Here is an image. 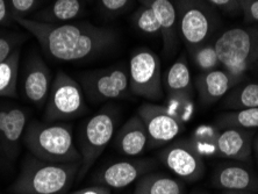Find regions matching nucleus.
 <instances>
[{
	"mask_svg": "<svg viewBox=\"0 0 258 194\" xmlns=\"http://www.w3.org/2000/svg\"><path fill=\"white\" fill-rule=\"evenodd\" d=\"M117 119V109L113 106H106L89 117L83 124L79 136L82 163L77 174L78 180H81L89 172L112 141L115 134Z\"/></svg>",
	"mask_w": 258,
	"mask_h": 194,
	"instance_id": "5",
	"label": "nucleus"
},
{
	"mask_svg": "<svg viewBox=\"0 0 258 194\" xmlns=\"http://www.w3.org/2000/svg\"><path fill=\"white\" fill-rule=\"evenodd\" d=\"M27 113L19 106H0V144L7 156H14L27 128Z\"/></svg>",
	"mask_w": 258,
	"mask_h": 194,
	"instance_id": "16",
	"label": "nucleus"
},
{
	"mask_svg": "<svg viewBox=\"0 0 258 194\" xmlns=\"http://www.w3.org/2000/svg\"><path fill=\"white\" fill-rule=\"evenodd\" d=\"M20 50H15L9 58L0 63V97L17 98Z\"/></svg>",
	"mask_w": 258,
	"mask_h": 194,
	"instance_id": "24",
	"label": "nucleus"
},
{
	"mask_svg": "<svg viewBox=\"0 0 258 194\" xmlns=\"http://www.w3.org/2000/svg\"><path fill=\"white\" fill-rule=\"evenodd\" d=\"M227 194H250L248 192H227Z\"/></svg>",
	"mask_w": 258,
	"mask_h": 194,
	"instance_id": "37",
	"label": "nucleus"
},
{
	"mask_svg": "<svg viewBox=\"0 0 258 194\" xmlns=\"http://www.w3.org/2000/svg\"><path fill=\"white\" fill-rule=\"evenodd\" d=\"M191 194H208L207 192H203V191H198V192H193Z\"/></svg>",
	"mask_w": 258,
	"mask_h": 194,
	"instance_id": "38",
	"label": "nucleus"
},
{
	"mask_svg": "<svg viewBox=\"0 0 258 194\" xmlns=\"http://www.w3.org/2000/svg\"><path fill=\"white\" fill-rule=\"evenodd\" d=\"M181 181L163 173H146L136 182L133 194H184Z\"/></svg>",
	"mask_w": 258,
	"mask_h": 194,
	"instance_id": "21",
	"label": "nucleus"
},
{
	"mask_svg": "<svg viewBox=\"0 0 258 194\" xmlns=\"http://www.w3.org/2000/svg\"><path fill=\"white\" fill-rule=\"evenodd\" d=\"M84 11L82 0H55L50 6L37 13V21L45 24H67Z\"/></svg>",
	"mask_w": 258,
	"mask_h": 194,
	"instance_id": "22",
	"label": "nucleus"
},
{
	"mask_svg": "<svg viewBox=\"0 0 258 194\" xmlns=\"http://www.w3.org/2000/svg\"><path fill=\"white\" fill-rule=\"evenodd\" d=\"M87 2H91V0H87Z\"/></svg>",
	"mask_w": 258,
	"mask_h": 194,
	"instance_id": "39",
	"label": "nucleus"
},
{
	"mask_svg": "<svg viewBox=\"0 0 258 194\" xmlns=\"http://www.w3.org/2000/svg\"><path fill=\"white\" fill-rule=\"evenodd\" d=\"M161 161L172 173L186 181H197L206 171L203 156L196 150L191 140L176 141L161 153Z\"/></svg>",
	"mask_w": 258,
	"mask_h": 194,
	"instance_id": "12",
	"label": "nucleus"
},
{
	"mask_svg": "<svg viewBox=\"0 0 258 194\" xmlns=\"http://www.w3.org/2000/svg\"><path fill=\"white\" fill-rule=\"evenodd\" d=\"M71 194H112L111 189L107 186L104 185H96V186H90V187H85L78 191L72 192Z\"/></svg>",
	"mask_w": 258,
	"mask_h": 194,
	"instance_id": "35",
	"label": "nucleus"
},
{
	"mask_svg": "<svg viewBox=\"0 0 258 194\" xmlns=\"http://www.w3.org/2000/svg\"><path fill=\"white\" fill-rule=\"evenodd\" d=\"M213 182L227 192H250L258 189V178L243 165L226 164L215 170Z\"/></svg>",
	"mask_w": 258,
	"mask_h": 194,
	"instance_id": "19",
	"label": "nucleus"
},
{
	"mask_svg": "<svg viewBox=\"0 0 258 194\" xmlns=\"http://www.w3.org/2000/svg\"><path fill=\"white\" fill-rule=\"evenodd\" d=\"M179 35L188 50L204 45L214 28L211 10L200 0H177Z\"/></svg>",
	"mask_w": 258,
	"mask_h": 194,
	"instance_id": "10",
	"label": "nucleus"
},
{
	"mask_svg": "<svg viewBox=\"0 0 258 194\" xmlns=\"http://www.w3.org/2000/svg\"><path fill=\"white\" fill-rule=\"evenodd\" d=\"M14 19L11 12L10 0H0V25H11Z\"/></svg>",
	"mask_w": 258,
	"mask_h": 194,
	"instance_id": "34",
	"label": "nucleus"
},
{
	"mask_svg": "<svg viewBox=\"0 0 258 194\" xmlns=\"http://www.w3.org/2000/svg\"><path fill=\"white\" fill-rule=\"evenodd\" d=\"M25 40V36L15 33L0 34V63L18 50V47Z\"/></svg>",
	"mask_w": 258,
	"mask_h": 194,
	"instance_id": "29",
	"label": "nucleus"
},
{
	"mask_svg": "<svg viewBox=\"0 0 258 194\" xmlns=\"http://www.w3.org/2000/svg\"><path fill=\"white\" fill-rule=\"evenodd\" d=\"M222 107L230 111L258 107V83L243 82L233 87L222 100Z\"/></svg>",
	"mask_w": 258,
	"mask_h": 194,
	"instance_id": "23",
	"label": "nucleus"
},
{
	"mask_svg": "<svg viewBox=\"0 0 258 194\" xmlns=\"http://www.w3.org/2000/svg\"><path fill=\"white\" fill-rule=\"evenodd\" d=\"M133 21H134L136 28L147 35H161V28H159L156 15H155L153 9L146 4H142V6L133 15Z\"/></svg>",
	"mask_w": 258,
	"mask_h": 194,
	"instance_id": "27",
	"label": "nucleus"
},
{
	"mask_svg": "<svg viewBox=\"0 0 258 194\" xmlns=\"http://www.w3.org/2000/svg\"><path fill=\"white\" fill-rule=\"evenodd\" d=\"M39 2L40 0H10L11 12H12L14 22L17 19L27 18L36 9Z\"/></svg>",
	"mask_w": 258,
	"mask_h": 194,
	"instance_id": "30",
	"label": "nucleus"
},
{
	"mask_svg": "<svg viewBox=\"0 0 258 194\" xmlns=\"http://www.w3.org/2000/svg\"><path fill=\"white\" fill-rule=\"evenodd\" d=\"M241 5L246 24H258V0H241Z\"/></svg>",
	"mask_w": 258,
	"mask_h": 194,
	"instance_id": "32",
	"label": "nucleus"
},
{
	"mask_svg": "<svg viewBox=\"0 0 258 194\" xmlns=\"http://www.w3.org/2000/svg\"><path fill=\"white\" fill-rule=\"evenodd\" d=\"M252 135L248 129L223 128L216 138V155L220 157L249 162L252 154Z\"/></svg>",
	"mask_w": 258,
	"mask_h": 194,
	"instance_id": "17",
	"label": "nucleus"
},
{
	"mask_svg": "<svg viewBox=\"0 0 258 194\" xmlns=\"http://www.w3.org/2000/svg\"><path fill=\"white\" fill-rule=\"evenodd\" d=\"M220 63L235 77L248 81L258 74V25L226 30L215 41Z\"/></svg>",
	"mask_w": 258,
	"mask_h": 194,
	"instance_id": "3",
	"label": "nucleus"
},
{
	"mask_svg": "<svg viewBox=\"0 0 258 194\" xmlns=\"http://www.w3.org/2000/svg\"><path fill=\"white\" fill-rule=\"evenodd\" d=\"M87 112L85 93L81 84L64 71L56 74L45 104L47 122L75 119Z\"/></svg>",
	"mask_w": 258,
	"mask_h": 194,
	"instance_id": "6",
	"label": "nucleus"
},
{
	"mask_svg": "<svg viewBox=\"0 0 258 194\" xmlns=\"http://www.w3.org/2000/svg\"><path fill=\"white\" fill-rule=\"evenodd\" d=\"M24 143L36 158L51 163H82L72 128L68 123L33 121L26 128Z\"/></svg>",
	"mask_w": 258,
	"mask_h": 194,
	"instance_id": "2",
	"label": "nucleus"
},
{
	"mask_svg": "<svg viewBox=\"0 0 258 194\" xmlns=\"http://www.w3.org/2000/svg\"><path fill=\"white\" fill-rule=\"evenodd\" d=\"M17 24L35 37L44 54L58 62H78L100 56L117 42L115 30L89 22L45 24L22 18Z\"/></svg>",
	"mask_w": 258,
	"mask_h": 194,
	"instance_id": "1",
	"label": "nucleus"
},
{
	"mask_svg": "<svg viewBox=\"0 0 258 194\" xmlns=\"http://www.w3.org/2000/svg\"><path fill=\"white\" fill-rule=\"evenodd\" d=\"M85 96L93 102H104L132 96L128 69L123 64L81 75Z\"/></svg>",
	"mask_w": 258,
	"mask_h": 194,
	"instance_id": "8",
	"label": "nucleus"
},
{
	"mask_svg": "<svg viewBox=\"0 0 258 194\" xmlns=\"http://www.w3.org/2000/svg\"><path fill=\"white\" fill-rule=\"evenodd\" d=\"M154 167L151 161H121L109 164L97 173L96 181L113 188L127 187Z\"/></svg>",
	"mask_w": 258,
	"mask_h": 194,
	"instance_id": "15",
	"label": "nucleus"
},
{
	"mask_svg": "<svg viewBox=\"0 0 258 194\" xmlns=\"http://www.w3.org/2000/svg\"><path fill=\"white\" fill-rule=\"evenodd\" d=\"M162 82L164 93L170 100L168 108L186 122L193 113L192 100L195 86L187 59L184 54L178 57L176 62H173L165 71L162 76Z\"/></svg>",
	"mask_w": 258,
	"mask_h": 194,
	"instance_id": "9",
	"label": "nucleus"
},
{
	"mask_svg": "<svg viewBox=\"0 0 258 194\" xmlns=\"http://www.w3.org/2000/svg\"><path fill=\"white\" fill-rule=\"evenodd\" d=\"M252 149H253V151H255V156H256V158L258 161V136H256L255 142L252 143Z\"/></svg>",
	"mask_w": 258,
	"mask_h": 194,
	"instance_id": "36",
	"label": "nucleus"
},
{
	"mask_svg": "<svg viewBox=\"0 0 258 194\" xmlns=\"http://www.w3.org/2000/svg\"><path fill=\"white\" fill-rule=\"evenodd\" d=\"M219 131L214 127L203 124L193 132L192 138L189 139L196 150L201 156L216 155V138Z\"/></svg>",
	"mask_w": 258,
	"mask_h": 194,
	"instance_id": "26",
	"label": "nucleus"
},
{
	"mask_svg": "<svg viewBox=\"0 0 258 194\" xmlns=\"http://www.w3.org/2000/svg\"><path fill=\"white\" fill-rule=\"evenodd\" d=\"M243 82V79L235 77L225 69H215L201 72L197 77L195 85L201 104L210 106L225 98L233 87Z\"/></svg>",
	"mask_w": 258,
	"mask_h": 194,
	"instance_id": "14",
	"label": "nucleus"
},
{
	"mask_svg": "<svg viewBox=\"0 0 258 194\" xmlns=\"http://www.w3.org/2000/svg\"><path fill=\"white\" fill-rule=\"evenodd\" d=\"M138 115L143 121L153 147L168 144L184 129V121L166 106L147 102L140 106Z\"/></svg>",
	"mask_w": 258,
	"mask_h": 194,
	"instance_id": "11",
	"label": "nucleus"
},
{
	"mask_svg": "<svg viewBox=\"0 0 258 194\" xmlns=\"http://www.w3.org/2000/svg\"><path fill=\"white\" fill-rule=\"evenodd\" d=\"M189 52H191L193 63L201 72L215 70L221 64L214 45H200Z\"/></svg>",
	"mask_w": 258,
	"mask_h": 194,
	"instance_id": "28",
	"label": "nucleus"
},
{
	"mask_svg": "<svg viewBox=\"0 0 258 194\" xmlns=\"http://www.w3.org/2000/svg\"><path fill=\"white\" fill-rule=\"evenodd\" d=\"M81 163H51L32 159L26 162L11 186L14 194H60L66 192L79 172Z\"/></svg>",
	"mask_w": 258,
	"mask_h": 194,
	"instance_id": "4",
	"label": "nucleus"
},
{
	"mask_svg": "<svg viewBox=\"0 0 258 194\" xmlns=\"http://www.w3.org/2000/svg\"><path fill=\"white\" fill-rule=\"evenodd\" d=\"M51 84L50 70L47 64L40 55L32 52L28 59H26L22 78V90L26 99L35 106L42 107L47 104Z\"/></svg>",
	"mask_w": 258,
	"mask_h": 194,
	"instance_id": "13",
	"label": "nucleus"
},
{
	"mask_svg": "<svg viewBox=\"0 0 258 194\" xmlns=\"http://www.w3.org/2000/svg\"><path fill=\"white\" fill-rule=\"evenodd\" d=\"M216 124L222 129L238 128L248 129V131L256 129L258 128V107L222 113L216 119Z\"/></svg>",
	"mask_w": 258,
	"mask_h": 194,
	"instance_id": "25",
	"label": "nucleus"
},
{
	"mask_svg": "<svg viewBox=\"0 0 258 194\" xmlns=\"http://www.w3.org/2000/svg\"><path fill=\"white\" fill-rule=\"evenodd\" d=\"M141 3L153 9L161 28L163 50L168 56H172L179 41L178 14L173 3L171 0H141Z\"/></svg>",
	"mask_w": 258,
	"mask_h": 194,
	"instance_id": "18",
	"label": "nucleus"
},
{
	"mask_svg": "<svg viewBox=\"0 0 258 194\" xmlns=\"http://www.w3.org/2000/svg\"><path fill=\"white\" fill-rule=\"evenodd\" d=\"M128 74L132 94L149 101H158L164 98L161 59L153 50L148 48L136 49L129 59Z\"/></svg>",
	"mask_w": 258,
	"mask_h": 194,
	"instance_id": "7",
	"label": "nucleus"
},
{
	"mask_svg": "<svg viewBox=\"0 0 258 194\" xmlns=\"http://www.w3.org/2000/svg\"><path fill=\"white\" fill-rule=\"evenodd\" d=\"M98 2L102 12L108 15H117L127 9L131 0H98Z\"/></svg>",
	"mask_w": 258,
	"mask_h": 194,
	"instance_id": "31",
	"label": "nucleus"
},
{
	"mask_svg": "<svg viewBox=\"0 0 258 194\" xmlns=\"http://www.w3.org/2000/svg\"><path fill=\"white\" fill-rule=\"evenodd\" d=\"M212 5H214L222 11L229 13H238L242 12L241 0H207Z\"/></svg>",
	"mask_w": 258,
	"mask_h": 194,
	"instance_id": "33",
	"label": "nucleus"
},
{
	"mask_svg": "<svg viewBox=\"0 0 258 194\" xmlns=\"http://www.w3.org/2000/svg\"><path fill=\"white\" fill-rule=\"evenodd\" d=\"M149 143L147 129L138 114L132 116L117 133L115 147L119 153L129 157L142 155Z\"/></svg>",
	"mask_w": 258,
	"mask_h": 194,
	"instance_id": "20",
	"label": "nucleus"
}]
</instances>
